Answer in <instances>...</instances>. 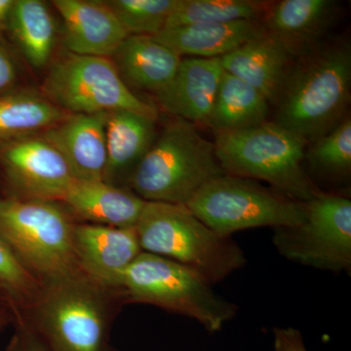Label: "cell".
I'll list each match as a JSON object with an SVG mask.
<instances>
[{"label": "cell", "mask_w": 351, "mask_h": 351, "mask_svg": "<svg viewBox=\"0 0 351 351\" xmlns=\"http://www.w3.org/2000/svg\"><path fill=\"white\" fill-rule=\"evenodd\" d=\"M104 288L82 270L44 284L38 332L49 351H108Z\"/></svg>", "instance_id": "7"}, {"label": "cell", "mask_w": 351, "mask_h": 351, "mask_svg": "<svg viewBox=\"0 0 351 351\" xmlns=\"http://www.w3.org/2000/svg\"><path fill=\"white\" fill-rule=\"evenodd\" d=\"M307 142L276 122L217 134L215 154L226 174L269 182L299 202L318 189L302 167Z\"/></svg>", "instance_id": "4"}, {"label": "cell", "mask_w": 351, "mask_h": 351, "mask_svg": "<svg viewBox=\"0 0 351 351\" xmlns=\"http://www.w3.org/2000/svg\"><path fill=\"white\" fill-rule=\"evenodd\" d=\"M44 90L60 107L76 114L129 110L156 119V108L129 89L105 57L71 55L50 69Z\"/></svg>", "instance_id": "10"}, {"label": "cell", "mask_w": 351, "mask_h": 351, "mask_svg": "<svg viewBox=\"0 0 351 351\" xmlns=\"http://www.w3.org/2000/svg\"><path fill=\"white\" fill-rule=\"evenodd\" d=\"M186 207L221 237L254 228L294 226L304 219V203L254 180L225 174L205 184Z\"/></svg>", "instance_id": "8"}, {"label": "cell", "mask_w": 351, "mask_h": 351, "mask_svg": "<svg viewBox=\"0 0 351 351\" xmlns=\"http://www.w3.org/2000/svg\"><path fill=\"white\" fill-rule=\"evenodd\" d=\"M292 58L283 45L265 34L219 58V61L226 73L248 83L269 104L276 105L292 69Z\"/></svg>", "instance_id": "17"}, {"label": "cell", "mask_w": 351, "mask_h": 351, "mask_svg": "<svg viewBox=\"0 0 351 351\" xmlns=\"http://www.w3.org/2000/svg\"><path fill=\"white\" fill-rule=\"evenodd\" d=\"M73 249L80 270L104 288L117 289L124 270L143 250L135 228L75 226Z\"/></svg>", "instance_id": "12"}, {"label": "cell", "mask_w": 351, "mask_h": 351, "mask_svg": "<svg viewBox=\"0 0 351 351\" xmlns=\"http://www.w3.org/2000/svg\"><path fill=\"white\" fill-rule=\"evenodd\" d=\"M53 5L63 18L66 45L78 56H112L127 38L107 2L55 0Z\"/></svg>", "instance_id": "13"}, {"label": "cell", "mask_w": 351, "mask_h": 351, "mask_svg": "<svg viewBox=\"0 0 351 351\" xmlns=\"http://www.w3.org/2000/svg\"><path fill=\"white\" fill-rule=\"evenodd\" d=\"M9 179L32 199H63L76 180L66 159L45 138H25L4 151Z\"/></svg>", "instance_id": "11"}, {"label": "cell", "mask_w": 351, "mask_h": 351, "mask_svg": "<svg viewBox=\"0 0 351 351\" xmlns=\"http://www.w3.org/2000/svg\"><path fill=\"white\" fill-rule=\"evenodd\" d=\"M336 13L332 0H282L270 5L262 22L267 36L301 56L324 36Z\"/></svg>", "instance_id": "16"}, {"label": "cell", "mask_w": 351, "mask_h": 351, "mask_svg": "<svg viewBox=\"0 0 351 351\" xmlns=\"http://www.w3.org/2000/svg\"><path fill=\"white\" fill-rule=\"evenodd\" d=\"M113 56L115 66L128 82L154 94L169 85L182 59L151 36H129Z\"/></svg>", "instance_id": "20"}, {"label": "cell", "mask_w": 351, "mask_h": 351, "mask_svg": "<svg viewBox=\"0 0 351 351\" xmlns=\"http://www.w3.org/2000/svg\"><path fill=\"white\" fill-rule=\"evenodd\" d=\"M73 230L66 214L50 201L0 198V235L44 284L80 269Z\"/></svg>", "instance_id": "6"}, {"label": "cell", "mask_w": 351, "mask_h": 351, "mask_svg": "<svg viewBox=\"0 0 351 351\" xmlns=\"http://www.w3.org/2000/svg\"><path fill=\"white\" fill-rule=\"evenodd\" d=\"M226 174L195 124L178 119L134 168L130 184L145 201L186 205L205 184Z\"/></svg>", "instance_id": "3"}, {"label": "cell", "mask_w": 351, "mask_h": 351, "mask_svg": "<svg viewBox=\"0 0 351 351\" xmlns=\"http://www.w3.org/2000/svg\"><path fill=\"white\" fill-rule=\"evenodd\" d=\"M14 1L11 0H0V23L11 13Z\"/></svg>", "instance_id": "32"}, {"label": "cell", "mask_w": 351, "mask_h": 351, "mask_svg": "<svg viewBox=\"0 0 351 351\" xmlns=\"http://www.w3.org/2000/svg\"><path fill=\"white\" fill-rule=\"evenodd\" d=\"M62 200L82 218L113 228H135L145 204L136 193L104 181H75Z\"/></svg>", "instance_id": "19"}, {"label": "cell", "mask_w": 351, "mask_h": 351, "mask_svg": "<svg viewBox=\"0 0 351 351\" xmlns=\"http://www.w3.org/2000/svg\"><path fill=\"white\" fill-rule=\"evenodd\" d=\"M107 3L129 36H154L165 29L178 0H113Z\"/></svg>", "instance_id": "26"}, {"label": "cell", "mask_w": 351, "mask_h": 351, "mask_svg": "<svg viewBox=\"0 0 351 351\" xmlns=\"http://www.w3.org/2000/svg\"><path fill=\"white\" fill-rule=\"evenodd\" d=\"M269 2L257 0H178L165 29L196 24L262 20Z\"/></svg>", "instance_id": "24"}, {"label": "cell", "mask_w": 351, "mask_h": 351, "mask_svg": "<svg viewBox=\"0 0 351 351\" xmlns=\"http://www.w3.org/2000/svg\"><path fill=\"white\" fill-rule=\"evenodd\" d=\"M223 71L219 58H184L157 101L178 119L206 126Z\"/></svg>", "instance_id": "15"}, {"label": "cell", "mask_w": 351, "mask_h": 351, "mask_svg": "<svg viewBox=\"0 0 351 351\" xmlns=\"http://www.w3.org/2000/svg\"><path fill=\"white\" fill-rule=\"evenodd\" d=\"M66 119L61 108L39 97L17 94L0 98V138L50 129Z\"/></svg>", "instance_id": "25"}, {"label": "cell", "mask_w": 351, "mask_h": 351, "mask_svg": "<svg viewBox=\"0 0 351 351\" xmlns=\"http://www.w3.org/2000/svg\"><path fill=\"white\" fill-rule=\"evenodd\" d=\"M269 103L261 92L223 71L206 126L217 134L243 130L267 122Z\"/></svg>", "instance_id": "22"}, {"label": "cell", "mask_w": 351, "mask_h": 351, "mask_svg": "<svg viewBox=\"0 0 351 351\" xmlns=\"http://www.w3.org/2000/svg\"><path fill=\"white\" fill-rule=\"evenodd\" d=\"M43 287L0 235V290L6 301L14 306H27L38 300Z\"/></svg>", "instance_id": "28"}, {"label": "cell", "mask_w": 351, "mask_h": 351, "mask_svg": "<svg viewBox=\"0 0 351 351\" xmlns=\"http://www.w3.org/2000/svg\"><path fill=\"white\" fill-rule=\"evenodd\" d=\"M16 78V69L12 59L7 51L0 45V92L13 84Z\"/></svg>", "instance_id": "31"}, {"label": "cell", "mask_w": 351, "mask_h": 351, "mask_svg": "<svg viewBox=\"0 0 351 351\" xmlns=\"http://www.w3.org/2000/svg\"><path fill=\"white\" fill-rule=\"evenodd\" d=\"M3 300H5V298H4L3 294H2L1 290H0V301H3Z\"/></svg>", "instance_id": "34"}, {"label": "cell", "mask_w": 351, "mask_h": 351, "mask_svg": "<svg viewBox=\"0 0 351 351\" xmlns=\"http://www.w3.org/2000/svg\"><path fill=\"white\" fill-rule=\"evenodd\" d=\"M135 230L143 252L186 265L212 284L246 263L232 237L210 230L186 205L145 201Z\"/></svg>", "instance_id": "2"}, {"label": "cell", "mask_w": 351, "mask_h": 351, "mask_svg": "<svg viewBox=\"0 0 351 351\" xmlns=\"http://www.w3.org/2000/svg\"><path fill=\"white\" fill-rule=\"evenodd\" d=\"M291 69L277 101L276 124L308 141L339 125L350 100L351 50L336 44L307 53Z\"/></svg>", "instance_id": "1"}, {"label": "cell", "mask_w": 351, "mask_h": 351, "mask_svg": "<svg viewBox=\"0 0 351 351\" xmlns=\"http://www.w3.org/2000/svg\"><path fill=\"white\" fill-rule=\"evenodd\" d=\"M265 34L262 21L252 20L169 27L154 38L180 56L211 59L225 56L248 41Z\"/></svg>", "instance_id": "18"}, {"label": "cell", "mask_w": 351, "mask_h": 351, "mask_svg": "<svg viewBox=\"0 0 351 351\" xmlns=\"http://www.w3.org/2000/svg\"><path fill=\"white\" fill-rule=\"evenodd\" d=\"M299 225L274 228L272 241L291 262L328 271L351 269V201L318 191Z\"/></svg>", "instance_id": "9"}, {"label": "cell", "mask_w": 351, "mask_h": 351, "mask_svg": "<svg viewBox=\"0 0 351 351\" xmlns=\"http://www.w3.org/2000/svg\"><path fill=\"white\" fill-rule=\"evenodd\" d=\"M5 316H4V314L0 311V329H1L2 327H3V325L5 324Z\"/></svg>", "instance_id": "33"}, {"label": "cell", "mask_w": 351, "mask_h": 351, "mask_svg": "<svg viewBox=\"0 0 351 351\" xmlns=\"http://www.w3.org/2000/svg\"><path fill=\"white\" fill-rule=\"evenodd\" d=\"M212 285L186 265L142 252L124 270L117 289L131 301L188 316L215 332L234 317L237 307Z\"/></svg>", "instance_id": "5"}, {"label": "cell", "mask_w": 351, "mask_h": 351, "mask_svg": "<svg viewBox=\"0 0 351 351\" xmlns=\"http://www.w3.org/2000/svg\"><path fill=\"white\" fill-rule=\"evenodd\" d=\"M5 351H49L36 330L20 322Z\"/></svg>", "instance_id": "29"}, {"label": "cell", "mask_w": 351, "mask_h": 351, "mask_svg": "<svg viewBox=\"0 0 351 351\" xmlns=\"http://www.w3.org/2000/svg\"><path fill=\"white\" fill-rule=\"evenodd\" d=\"M276 351H306L301 332L293 328L274 330Z\"/></svg>", "instance_id": "30"}, {"label": "cell", "mask_w": 351, "mask_h": 351, "mask_svg": "<svg viewBox=\"0 0 351 351\" xmlns=\"http://www.w3.org/2000/svg\"><path fill=\"white\" fill-rule=\"evenodd\" d=\"M156 119L129 110L108 113L107 167L104 182L112 180L131 167H136L154 144Z\"/></svg>", "instance_id": "21"}, {"label": "cell", "mask_w": 351, "mask_h": 351, "mask_svg": "<svg viewBox=\"0 0 351 351\" xmlns=\"http://www.w3.org/2000/svg\"><path fill=\"white\" fill-rule=\"evenodd\" d=\"M314 170L330 175H348L351 168V121L343 120L338 126L314 141L306 152Z\"/></svg>", "instance_id": "27"}, {"label": "cell", "mask_w": 351, "mask_h": 351, "mask_svg": "<svg viewBox=\"0 0 351 351\" xmlns=\"http://www.w3.org/2000/svg\"><path fill=\"white\" fill-rule=\"evenodd\" d=\"M108 113L73 115L44 135L61 152L76 181H104L108 159Z\"/></svg>", "instance_id": "14"}, {"label": "cell", "mask_w": 351, "mask_h": 351, "mask_svg": "<svg viewBox=\"0 0 351 351\" xmlns=\"http://www.w3.org/2000/svg\"><path fill=\"white\" fill-rule=\"evenodd\" d=\"M12 29L32 66H45L52 54L55 24L52 15L39 0L14 1Z\"/></svg>", "instance_id": "23"}]
</instances>
